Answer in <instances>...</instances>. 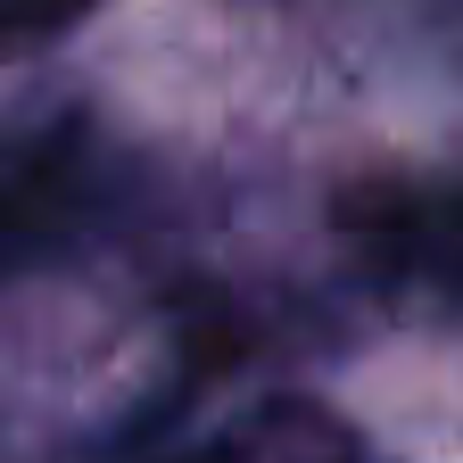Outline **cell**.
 Returning <instances> with one entry per match:
<instances>
[{
  "label": "cell",
  "mask_w": 463,
  "mask_h": 463,
  "mask_svg": "<svg viewBox=\"0 0 463 463\" xmlns=\"http://www.w3.org/2000/svg\"><path fill=\"white\" fill-rule=\"evenodd\" d=\"M339 232L373 273L463 307V174L455 183H373L339 207Z\"/></svg>",
  "instance_id": "obj_1"
},
{
  "label": "cell",
  "mask_w": 463,
  "mask_h": 463,
  "mask_svg": "<svg viewBox=\"0 0 463 463\" xmlns=\"http://www.w3.org/2000/svg\"><path fill=\"white\" fill-rule=\"evenodd\" d=\"M91 183H83V149L75 141H25L0 149V273H17L25 257L58 249L75 232Z\"/></svg>",
  "instance_id": "obj_2"
},
{
  "label": "cell",
  "mask_w": 463,
  "mask_h": 463,
  "mask_svg": "<svg viewBox=\"0 0 463 463\" xmlns=\"http://www.w3.org/2000/svg\"><path fill=\"white\" fill-rule=\"evenodd\" d=\"M99 0H0V50H33V42H58L67 25H83Z\"/></svg>",
  "instance_id": "obj_3"
}]
</instances>
